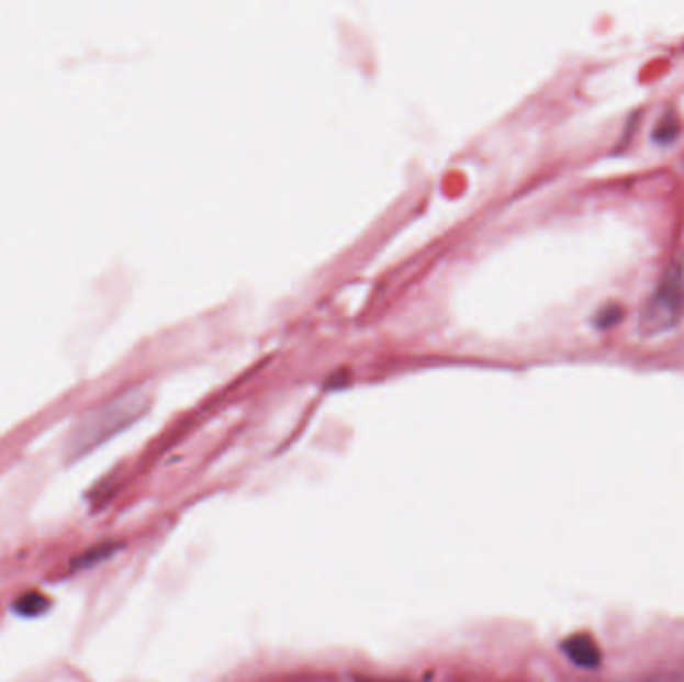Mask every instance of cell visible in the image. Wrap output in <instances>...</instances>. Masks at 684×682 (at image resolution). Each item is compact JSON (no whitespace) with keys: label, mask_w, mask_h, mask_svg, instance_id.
<instances>
[{"label":"cell","mask_w":684,"mask_h":682,"mask_svg":"<svg viewBox=\"0 0 684 682\" xmlns=\"http://www.w3.org/2000/svg\"><path fill=\"white\" fill-rule=\"evenodd\" d=\"M684 311V267L669 270L666 279L662 280L659 291L654 292L647 313L644 326L651 331H661L676 323V318Z\"/></svg>","instance_id":"cell-1"},{"label":"cell","mask_w":684,"mask_h":682,"mask_svg":"<svg viewBox=\"0 0 684 682\" xmlns=\"http://www.w3.org/2000/svg\"><path fill=\"white\" fill-rule=\"evenodd\" d=\"M562 650L581 669H596L601 662V650L588 635H572L562 642Z\"/></svg>","instance_id":"cell-2"},{"label":"cell","mask_w":684,"mask_h":682,"mask_svg":"<svg viewBox=\"0 0 684 682\" xmlns=\"http://www.w3.org/2000/svg\"><path fill=\"white\" fill-rule=\"evenodd\" d=\"M48 606H51V599L43 593H36V591L21 594L12 604L14 613L24 616V618H36V616L45 615Z\"/></svg>","instance_id":"cell-3"},{"label":"cell","mask_w":684,"mask_h":682,"mask_svg":"<svg viewBox=\"0 0 684 682\" xmlns=\"http://www.w3.org/2000/svg\"><path fill=\"white\" fill-rule=\"evenodd\" d=\"M676 133H679V123L674 121L673 114H669V116L662 121L659 131H657V141L669 143V141H673Z\"/></svg>","instance_id":"cell-4"},{"label":"cell","mask_w":684,"mask_h":682,"mask_svg":"<svg viewBox=\"0 0 684 682\" xmlns=\"http://www.w3.org/2000/svg\"><path fill=\"white\" fill-rule=\"evenodd\" d=\"M374 682H401V681H374Z\"/></svg>","instance_id":"cell-5"}]
</instances>
